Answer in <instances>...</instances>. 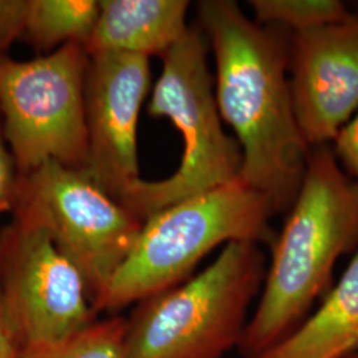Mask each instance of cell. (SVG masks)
<instances>
[{"label":"cell","instance_id":"cell-6","mask_svg":"<svg viewBox=\"0 0 358 358\" xmlns=\"http://www.w3.org/2000/svg\"><path fill=\"white\" fill-rule=\"evenodd\" d=\"M90 59L80 43L26 62L0 55L1 133L19 176L48 161L85 171L84 90Z\"/></svg>","mask_w":358,"mask_h":358},{"label":"cell","instance_id":"cell-18","mask_svg":"<svg viewBox=\"0 0 358 358\" xmlns=\"http://www.w3.org/2000/svg\"><path fill=\"white\" fill-rule=\"evenodd\" d=\"M334 142V155L338 157L358 186V112L353 115L344 128L338 131Z\"/></svg>","mask_w":358,"mask_h":358},{"label":"cell","instance_id":"cell-2","mask_svg":"<svg viewBox=\"0 0 358 358\" xmlns=\"http://www.w3.org/2000/svg\"><path fill=\"white\" fill-rule=\"evenodd\" d=\"M272 245L262 300L239 343L245 358L294 332L331 284L337 259L358 248V186L325 145L310 149L291 214Z\"/></svg>","mask_w":358,"mask_h":358},{"label":"cell","instance_id":"cell-16","mask_svg":"<svg viewBox=\"0 0 358 358\" xmlns=\"http://www.w3.org/2000/svg\"><path fill=\"white\" fill-rule=\"evenodd\" d=\"M28 0H0V55H7L13 43L22 38Z\"/></svg>","mask_w":358,"mask_h":358},{"label":"cell","instance_id":"cell-10","mask_svg":"<svg viewBox=\"0 0 358 358\" xmlns=\"http://www.w3.org/2000/svg\"><path fill=\"white\" fill-rule=\"evenodd\" d=\"M294 115L308 145L333 141L358 109V17L289 38Z\"/></svg>","mask_w":358,"mask_h":358},{"label":"cell","instance_id":"cell-3","mask_svg":"<svg viewBox=\"0 0 358 358\" xmlns=\"http://www.w3.org/2000/svg\"><path fill=\"white\" fill-rule=\"evenodd\" d=\"M273 214L268 199L239 178L157 211L143 220L130 254L94 310H120L177 287L220 244H273Z\"/></svg>","mask_w":358,"mask_h":358},{"label":"cell","instance_id":"cell-12","mask_svg":"<svg viewBox=\"0 0 358 358\" xmlns=\"http://www.w3.org/2000/svg\"><path fill=\"white\" fill-rule=\"evenodd\" d=\"M358 352V251L319 310L255 358H350Z\"/></svg>","mask_w":358,"mask_h":358},{"label":"cell","instance_id":"cell-4","mask_svg":"<svg viewBox=\"0 0 358 358\" xmlns=\"http://www.w3.org/2000/svg\"><path fill=\"white\" fill-rule=\"evenodd\" d=\"M264 279L259 244H226L205 271L138 303L127 321L129 358L223 357L239 346Z\"/></svg>","mask_w":358,"mask_h":358},{"label":"cell","instance_id":"cell-5","mask_svg":"<svg viewBox=\"0 0 358 358\" xmlns=\"http://www.w3.org/2000/svg\"><path fill=\"white\" fill-rule=\"evenodd\" d=\"M162 62L148 113L169 118L178 129L183 153L171 177L138 179L120 196L118 202L142 222L167 206L234 182L242 169L241 146L222 127L201 28L189 27Z\"/></svg>","mask_w":358,"mask_h":358},{"label":"cell","instance_id":"cell-19","mask_svg":"<svg viewBox=\"0 0 358 358\" xmlns=\"http://www.w3.org/2000/svg\"><path fill=\"white\" fill-rule=\"evenodd\" d=\"M0 358H15L13 343L1 317H0Z\"/></svg>","mask_w":358,"mask_h":358},{"label":"cell","instance_id":"cell-7","mask_svg":"<svg viewBox=\"0 0 358 358\" xmlns=\"http://www.w3.org/2000/svg\"><path fill=\"white\" fill-rule=\"evenodd\" d=\"M13 215L51 238L76 267L93 308L127 260L143 224L83 171L55 161L19 176Z\"/></svg>","mask_w":358,"mask_h":358},{"label":"cell","instance_id":"cell-15","mask_svg":"<svg viewBox=\"0 0 358 358\" xmlns=\"http://www.w3.org/2000/svg\"><path fill=\"white\" fill-rule=\"evenodd\" d=\"M127 320L94 321L44 358H129Z\"/></svg>","mask_w":358,"mask_h":358},{"label":"cell","instance_id":"cell-11","mask_svg":"<svg viewBox=\"0 0 358 358\" xmlns=\"http://www.w3.org/2000/svg\"><path fill=\"white\" fill-rule=\"evenodd\" d=\"M189 7L186 0H101L96 26L84 47L90 56L162 57L189 29Z\"/></svg>","mask_w":358,"mask_h":358},{"label":"cell","instance_id":"cell-1","mask_svg":"<svg viewBox=\"0 0 358 358\" xmlns=\"http://www.w3.org/2000/svg\"><path fill=\"white\" fill-rule=\"evenodd\" d=\"M196 11L214 52L217 109L242 150L239 179L275 213L288 210L310 153L288 78L291 34L252 22L234 0H202Z\"/></svg>","mask_w":358,"mask_h":358},{"label":"cell","instance_id":"cell-17","mask_svg":"<svg viewBox=\"0 0 358 358\" xmlns=\"http://www.w3.org/2000/svg\"><path fill=\"white\" fill-rule=\"evenodd\" d=\"M17 183L19 171L15 165L13 154L3 138L0 124V214L13 213Z\"/></svg>","mask_w":358,"mask_h":358},{"label":"cell","instance_id":"cell-9","mask_svg":"<svg viewBox=\"0 0 358 358\" xmlns=\"http://www.w3.org/2000/svg\"><path fill=\"white\" fill-rule=\"evenodd\" d=\"M85 76L88 165L84 174L115 201L140 177L137 127L150 88L149 57L90 56Z\"/></svg>","mask_w":358,"mask_h":358},{"label":"cell","instance_id":"cell-13","mask_svg":"<svg viewBox=\"0 0 358 358\" xmlns=\"http://www.w3.org/2000/svg\"><path fill=\"white\" fill-rule=\"evenodd\" d=\"M100 13L97 0H28L22 38L48 55L68 43L85 44Z\"/></svg>","mask_w":358,"mask_h":358},{"label":"cell","instance_id":"cell-20","mask_svg":"<svg viewBox=\"0 0 358 358\" xmlns=\"http://www.w3.org/2000/svg\"><path fill=\"white\" fill-rule=\"evenodd\" d=\"M350 358H358V352L356 353V355H353V356H352Z\"/></svg>","mask_w":358,"mask_h":358},{"label":"cell","instance_id":"cell-8","mask_svg":"<svg viewBox=\"0 0 358 358\" xmlns=\"http://www.w3.org/2000/svg\"><path fill=\"white\" fill-rule=\"evenodd\" d=\"M0 317L15 358L47 357L96 321L76 267L38 227L0 229Z\"/></svg>","mask_w":358,"mask_h":358},{"label":"cell","instance_id":"cell-14","mask_svg":"<svg viewBox=\"0 0 358 358\" xmlns=\"http://www.w3.org/2000/svg\"><path fill=\"white\" fill-rule=\"evenodd\" d=\"M256 22L289 34L344 22L352 15L338 0H252Z\"/></svg>","mask_w":358,"mask_h":358}]
</instances>
